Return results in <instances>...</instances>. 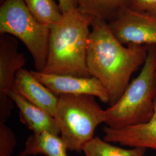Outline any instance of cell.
Returning <instances> with one entry per match:
<instances>
[{"label":"cell","instance_id":"5b68a950","mask_svg":"<svg viewBox=\"0 0 156 156\" xmlns=\"http://www.w3.org/2000/svg\"><path fill=\"white\" fill-rule=\"evenodd\" d=\"M50 27L39 22L23 0H5L0 7V34L20 39L33 58L36 71L45 68L48 54Z\"/></svg>","mask_w":156,"mask_h":156},{"label":"cell","instance_id":"4fadbf2b","mask_svg":"<svg viewBox=\"0 0 156 156\" xmlns=\"http://www.w3.org/2000/svg\"><path fill=\"white\" fill-rule=\"evenodd\" d=\"M78 9L94 20L108 23L123 10L129 8L130 0H75Z\"/></svg>","mask_w":156,"mask_h":156},{"label":"cell","instance_id":"2e32d148","mask_svg":"<svg viewBox=\"0 0 156 156\" xmlns=\"http://www.w3.org/2000/svg\"><path fill=\"white\" fill-rule=\"evenodd\" d=\"M16 144L13 130L5 123L0 122V156H11Z\"/></svg>","mask_w":156,"mask_h":156},{"label":"cell","instance_id":"e0dca14e","mask_svg":"<svg viewBox=\"0 0 156 156\" xmlns=\"http://www.w3.org/2000/svg\"><path fill=\"white\" fill-rule=\"evenodd\" d=\"M129 8L156 16V0H130Z\"/></svg>","mask_w":156,"mask_h":156},{"label":"cell","instance_id":"9c48e42d","mask_svg":"<svg viewBox=\"0 0 156 156\" xmlns=\"http://www.w3.org/2000/svg\"><path fill=\"white\" fill-rule=\"evenodd\" d=\"M103 131V140L108 142L156 151V97L154 113L148 122L120 128L105 126Z\"/></svg>","mask_w":156,"mask_h":156},{"label":"cell","instance_id":"ba28073f","mask_svg":"<svg viewBox=\"0 0 156 156\" xmlns=\"http://www.w3.org/2000/svg\"><path fill=\"white\" fill-rule=\"evenodd\" d=\"M37 78L56 96L61 95H87L97 97L101 102L108 104V93L100 81L93 76L79 77L72 75L47 74L31 71Z\"/></svg>","mask_w":156,"mask_h":156},{"label":"cell","instance_id":"52a82bcc","mask_svg":"<svg viewBox=\"0 0 156 156\" xmlns=\"http://www.w3.org/2000/svg\"><path fill=\"white\" fill-rule=\"evenodd\" d=\"M26 63L24 55L18 50L16 38L8 34H0V122L10 117L13 101L8 93L12 89L16 73Z\"/></svg>","mask_w":156,"mask_h":156},{"label":"cell","instance_id":"5bb4252c","mask_svg":"<svg viewBox=\"0 0 156 156\" xmlns=\"http://www.w3.org/2000/svg\"><path fill=\"white\" fill-rule=\"evenodd\" d=\"M146 151V149L139 147L123 149L98 136L90 141L83 149L86 156H144Z\"/></svg>","mask_w":156,"mask_h":156},{"label":"cell","instance_id":"9a60e30c","mask_svg":"<svg viewBox=\"0 0 156 156\" xmlns=\"http://www.w3.org/2000/svg\"><path fill=\"white\" fill-rule=\"evenodd\" d=\"M28 10L39 22L51 27L62 16L55 0H23Z\"/></svg>","mask_w":156,"mask_h":156},{"label":"cell","instance_id":"3957f363","mask_svg":"<svg viewBox=\"0 0 156 156\" xmlns=\"http://www.w3.org/2000/svg\"><path fill=\"white\" fill-rule=\"evenodd\" d=\"M156 46H148L139 75L129 83L120 98L105 110L107 127L122 128L146 123L151 118L156 97Z\"/></svg>","mask_w":156,"mask_h":156},{"label":"cell","instance_id":"7c38bea8","mask_svg":"<svg viewBox=\"0 0 156 156\" xmlns=\"http://www.w3.org/2000/svg\"><path fill=\"white\" fill-rule=\"evenodd\" d=\"M67 148L62 138L49 133L30 135L25 148L18 156L42 154L46 156H67Z\"/></svg>","mask_w":156,"mask_h":156},{"label":"cell","instance_id":"8fae6325","mask_svg":"<svg viewBox=\"0 0 156 156\" xmlns=\"http://www.w3.org/2000/svg\"><path fill=\"white\" fill-rule=\"evenodd\" d=\"M8 95L19 109V118L34 134L49 133L59 135L60 131L54 116L30 102L13 90Z\"/></svg>","mask_w":156,"mask_h":156},{"label":"cell","instance_id":"8992f818","mask_svg":"<svg viewBox=\"0 0 156 156\" xmlns=\"http://www.w3.org/2000/svg\"><path fill=\"white\" fill-rule=\"evenodd\" d=\"M112 34L123 45L156 46V16L127 8L108 23Z\"/></svg>","mask_w":156,"mask_h":156},{"label":"cell","instance_id":"6da1fadb","mask_svg":"<svg viewBox=\"0 0 156 156\" xmlns=\"http://www.w3.org/2000/svg\"><path fill=\"white\" fill-rule=\"evenodd\" d=\"M146 45H124L112 33L108 23L94 20L87 44V65L90 74L98 79L108 93L109 106L119 100L133 73L143 66Z\"/></svg>","mask_w":156,"mask_h":156},{"label":"cell","instance_id":"ffe728a7","mask_svg":"<svg viewBox=\"0 0 156 156\" xmlns=\"http://www.w3.org/2000/svg\"><path fill=\"white\" fill-rule=\"evenodd\" d=\"M4 1H5V0H0V2H1V4H2Z\"/></svg>","mask_w":156,"mask_h":156},{"label":"cell","instance_id":"d6986e66","mask_svg":"<svg viewBox=\"0 0 156 156\" xmlns=\"http://www.w3.org/2000/svg\"><path fill=\"white\" fill-rule=\"evenodd\" d=\"M154 78H155V81L156 83V65H155V70H154Z\"/></svg>","mask_w":156,"mask_h":156},{"label":"cell","instance_id":"ac0fdd59","mask_svg":"<svg viewBox=\"0 0 156 156\" xmlns=\"http://www.w3.org/2000/svg\"><path fill=\"white\" fill-rule=\"evenodd\" d=\"M62 14L76 8L75 0H58Z\"/></svg>","mask_w":156,"mask_h":156},{"label":"cell","instance_id":"277c9868","mask_svg":"<svg viewBox=\"0 0 156 156\" xmlns=\"http://www.w3.org/2000/svg\"><path fill=\"white\" fill-rule=\"evenodd\" d=\"M54 117L67 150L79 153L94 138L98 126L105 123V112L93 96L61 95Z\"/></svg>","mask_w":156,"mask_h":156},{"label":"cell","instance_id":"7a4b0ae2","mask_svg":"<svg viewBox=\"0 0 156 156\" xmlns=\"http://www.w3.org/2000/svg\"><path fill=\"white\" fill-rule=\"evenodd\" d=\"M93 19L77 7L63 13L50 27L48 54L44 70L47 74L90 77L87 44Z\"/></svg>","mask_w":156,"mask_h":156},{"label":"cell","instance_id":"30bf717a","mask_svg":"<svg viewBox=\"0 0 156 156\" xmlns=\"http://www.w3.org/2000/svg\"><path fill=\"white\" fill-rule=\"evenodd\" d=\"M12 90L30 102L55 116L58 97L35 78L31 71L22 68L16 73Z\"/></svg>","mask_w":156,"mask_h":156}]
</instances>
